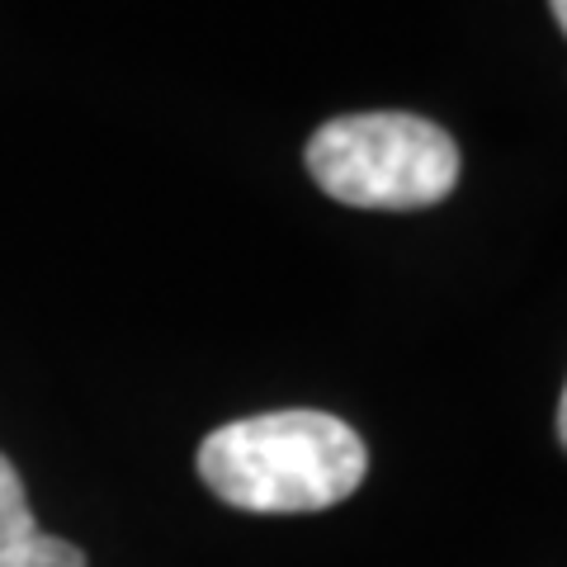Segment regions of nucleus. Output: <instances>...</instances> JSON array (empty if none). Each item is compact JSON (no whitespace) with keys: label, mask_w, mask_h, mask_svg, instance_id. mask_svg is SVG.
I'll use <instances>...</instances> for the list:
<instances>
[{"label":"nucleus","mask_w":567,"mask_h":567,"mask_svg":"<svg viewBox=\"0 0 567 567\" xmlns=\"http://www.w3.org/2000/svg\"><path fill=\"white\" fill-rule=\"evenodd\" d=\"M364 440L341 416L293 406L218 425L199 445V477L218 502L251 516H308L360 492Z\"/></svg>","instance_id":"1"},{"label":"nucleus","mask_w":567,"mask_h":567,"mask_svg":"<svg viewBox=\"0 0 567 567\" xmlns=\"http://www.w3.org/2000/svg\"><path fill=\"white\" fill-rule=\"evenodd\" d=\"M308 175L336 204L412 213L458 185V147L416 114H346L312 133Z\"/></svg>","instance_id":"2"},{"label":"nucleus","mask_w":567,"mask_h":567,"mask_svg":"<svg viewBox=\"0 0 567 567\" xmlns=\"http://www.w3.org/2000/svg\"><path fill=\"white\" fill-rule=\"evenodd\" d=\"M0 567H85L76 544L39 529L24 477L6 454H0Z\"/></svg>","instance_id":"3"},{"label":"nucleus","mask_w":567,"mask_h":567,"mask_svg":"<svg viewBox=\"0 0 567 567\" xmlns=\"http://www.w3.org/2000/svg\"><path fill=\"white\" fill-rule=\"evenodd\" d=\"M558 440L567 445V388H563V402H558Z\"/></svg>","instance_id":"4"},{"label":"nucleus","mask_w":567,"mask_h":567,"mask_svg":"<svg viewBox=\"0 0 567 567\" xmlns=\"http://www.w3.org/2000/svg\"><path fill=\"white\" fill-rule=\"evenodd\" d=\"M548 6H554V20H558V29L567 33V0H548Z\"/></svg>","instance_id":"5"}]
</instances>
